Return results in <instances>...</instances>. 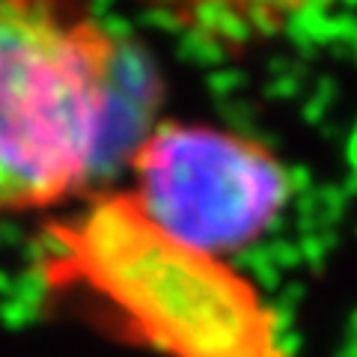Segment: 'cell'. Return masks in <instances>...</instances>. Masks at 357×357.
Wrapping results in <instances>:
<instances>
[{
	"mask_svg": "<svg viewBox=\"0 0 357 357\" xmlns=\"http://www.w3.org/2000/svg\"><path fill=\"white\" fill-rule=\"evenodd\" d=\"M128 170V194L155 227L220 259L253 248L292 197L271 146L206 122H158L131 149Z\"/></svg>",
	"mask_w": 357,
	"mask_h": 357,
	"instance_id": "obj_3",
	"label": "cell"
},
{
	"mask_svg": "<svg viewBox=\"0 0 357 357\" xmlns=\"http://www.w3.org/2000/svg\"><path fill=\"white\" fill-rule=\"evenodd\" d=\"M211 51L238 54L271 39L331 0H137Z\"/></svg>",
	"mask_w": 357,
	"mask_h": 357,
	"instance_id": "obj_4",
	"label": "cell"
},
{
	"mask_svg": "<svg viewBox=\"0 0 357 357\" xmlns=\"http://www.w3.org/2000/svg\"><path fill=\"white\" fill-rule=\"evenodd\" d=\"M39 277L96 328L161 357H289L256 283L161 232L128 191L51 220Z\"/></svg>",
	"mask_w": 357,
	"mask_h": 357,
	"instance_id": "obj_1",
	"label": "cell"
},
{
	"mask_svg": "<svg viewBox=\"0 0 357 357\" xmlns=\"http://www.w3.org/2000/svg\"><path fill=\"white\" fill-rule=\"evenodd\" d=\"M126 48L89 0H0V223L98 173Z\"/></svg>",
	"mask_w": 357,
	"mask_h": 357,
	"instance_id": "obj_2",
	"label": "cell"
}]
</instances>
